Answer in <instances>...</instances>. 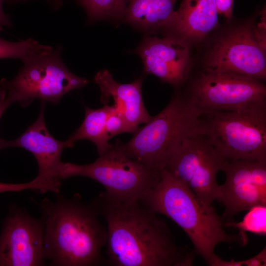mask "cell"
<instances>
[{
	"label": "cell",
	"mask_w": 266,
	"mask_h": 266,
	"mask_svg": "<svg viewBox=\"0 0 266 266\" xmlns=\"http://www.w3.org/2000/svg\"><path fill=\"white\" fill-rule=\"evenodd\" d=\"M91 202L106 223L107 263L115 266H191L195 250L178 245L166 223L139 200L104 192Z\"/></svg>",
	"instance_id": "6da1fadb"
},
{
	"label": "cell",
	"mask_w": 266,
	"mask_h": 266,
	"mask_svg": "<svg viewBox=\"0 0 266 266\" xmlns=\"http://www.w3.org/2000/svg\"><path fill=\"white\" fill-rule=\"evenodd\" d=\"M44 226L46 260L53 266H94L102 263L106 228L93 204L78 197L58 195L55 201L45 198L39 204Z\"/></svg>",
	"instance_id": "7a4b0ae2"
},
{
	"label": "cell",
	"mask_w": 266,
	"mask_h": 266,
	"mask_svg": "<svg viewBox=\"0 0 266 266\" xmlns=\"http://www.w3.org/2000/svg\"><path fill=\"white\" fill-rule=\"evenodd\" d=\"M156 214L164 215L176 223L187 234L195 252L209 265L222 243L244 245V233L232 234L224 229V222L214 207L202 201L181 179L166 168L139 200Z\"/></svg>",
	"instance_id": "3957f363"
},
{
	"label": "cell",
	"mask_w": 266,
	"mask_h": 266,
	"mask_svg": "<svg viewBox=\"0 0 266 266\" xmlns=\"http://www.w3.org/2000/svg\"><path fill=\"white\" fill-rule=\"evenodd\" d=\"M200 115L177 90L166 107L129 141H121V147L128 157L159 173L185 140L200 133Z\"/></svg>",
	"instance_id": "277c9868"
},
{
	"label": "cell",
	"mask_w": 266,
	"mask_h": 266,
	"mask_svg": "<svg viewBox=\"0 0 266 266\" xmlns=\"http://www.w3.org/2000/svg\"><path fill=\"white\" fill-rule=\"evenodd\" d=\"M200 120L199 133L225 160L266 162V105L204 114Z\"/></svg>",
	"instance_id": "5b68a950"
},
{
	"label": "cell",
	"mask_w": 266,
	"mask_h": 266,
	"mask_svg": "<svg viewBox=\"0 0 266 266\" xmlns=\"http://www.w3.org/2000/svg\"><path fill=\"white\" fill-rule=\"evenodd\" d=\"M186 82V88L178 91L200 115L266 105V85L249 76L204 68L195 76H189Z\"/></svg>",
	"instance_id": "8992f818"
},
{
	"label": "cell",
	"mask_w": 266,
	"mask_h": 266,
	"mask_svg": "<svg viewBox=\"0 0 266 266\" xmlns=\"http://www.w3.org/2000/svg\"><path fill=\"white\" fill-rule=\"evenodd\" d=\"M62 50L59 45L49 54L26 60L13 79H0L9 105L18 102L26 107L36 99L57 105L65 95L88 83L67 68L62 59Z\"/></svg>",
	"instance_id": "52a82bcc"
},
{
	"label": "cell",
	"mask_w": 266,
	"mask_h": 266,
	"mask_svg": "<svg viewBox=\"0 0 266 266\" xmlns=\"http://www.w3.org/2000/svg\"><path fill=\"white\" fill-rule=\"evenodd\" d=\"M117 140L105 154L86 165L64 163L62 180L73 176L91 178L101 184L104 193L116 199L140 200L157 180L154 172L140 162L130 158Z\"/></svg>",
	"instance_id": "ba28073f"
},
{
	"label": "cell",
	"mask_w": 266,
	"mask_h": 266,
	"mask_svg": "<svg viewBox=\"0 0 266 266\" xmlns=\"http://www.w3.org/2000/svg\"><path fill=\"white\" fill-rule=\"evenodd\" d=\"M226 161L205 136L198 133L185 140L165 168L211 205L219 197L217 175Z\"/></svg>",
	"instance_id": "9c48e42d"
},
{
	"label": "cell",
	"mask_w": 266,
	"mask_h": 266,
	"mask_svg": "<svg viewBox=\"0 0 266 266\" xmlns=\"http://www.w3.org/2000/svg\"><path fill=\"white\" fill-rule=\"evenodd\" d=\"M266 44L249 24L230 29L216 42L205 68L230 71L264 82L266 79Z\"/></svg>",
	"instance_id": "30bf717a"
},
{
	"label": "cell",
	"mask_w": 266,
	"mask_h": 266,
	"mask_svg": "<svg viewBox=\"0 0 266 266\" xmlns=\"http://www.w3.org/2000/svg\"><path fill=\"white\" fill-rule=\"evenodd\" d=\"M44 243L42 219L13 206L0 234V266H42L46 261Z\"/></svg>",
	"instance_id": "8fae6325"
},
{
	"label": "cell",
	"mask_w": 266,
	"mask_h": 266,
	"mask_svg": "<svg viewBox=\"0 0 266 266\" xmlns=\"http://www.w3.org/2000/svg\"><path fill=\"white\" fill-rule=\"evenodd\" d=\"M222 171L226 179L217 199L225 207L224 223L238 213L266 204V162L254 160H227Z\"/></svg>",
	"instance_id": "7c38bea8"
},
{
	"label": "cell",
	"mask_w": 266,
	"mask_h": 266,
	"mask_svg": "<svg viewBox=\"0 0 266 266\" xmlns=\"http://www.w3.org/2000/svg\"><path fill=\"white\" fill-rule=\"evenodd\" d=\"M45 104L41 101L40 112L35 122L17 138L4 140L2 149L17 147L30 152L38 165V173L33 180L38 186V192L58 194L62 180L61 174L64 163L61 156L68 146L66 140L56 139L48 131L44 119Z\"/></svg>",
	"instance_id": "4fadbf2b"
},
{
	"label": "cell",
	"mask_w": 266,
	"mask_h": 266,
	"mask_svg": "<svg viewBox=\"0 0 266 266\" xmlns=\"http://www.w3.org/2000/svg\"><path fill=\"white\" fill-rule=\"evenodd\" d=\"M147 73L179 89L190 74L187 42L175 36L146 37L137 50Z\"/></svg>",
	"instance_id": "5bb4252c"
},
{
	"label": "cell",
	"mask_w": 266,
	"mask_h": 266,
	"mask_svg": "<svg viewBox=\"0 0 266 266\" xmlns=\"http://www.w3.org/2000/svg\"><path fill=\"white\" fill-rule=\"evenodd\" d=\"M142 80L140 77L130 83H120L113 79L107 69L99 71L94 79L100 90V102L105 104L113 100L115 107L122 115L131 133L136 131L139 124L147 123L152 117L143 102Z\"/></svg>",
	"instance_id": "9a60e30c"
},
{
	"label": "cell",
	"mask_w": 266,
	"mask_h": 266,
	"mask_svg": "<svg viewBox=\"0 0 266 266\" xmlns=\"http://www.w3.org/2000/svg\"><path fill=\"white\" fill-rule=\"evenodd\" d=\"M216 0H182L166 28L187 40L202 39L217 26Z\"/></svg>",
	"instance_id": "2e32d148"
},
{
	"label": "cell",
	"mask_w": 266,
	"mask_h": 266,
	"mask_svg": "<svg viewBox=\"0 0 266 266\" xmlns=\"http://www.w3.org/2000/svg\"><path fill=\"white\" fill-rule=\"evenodd\" d=\"M177 0H128L123 18L144 31L166 28Z\"/></svg>",
	"instance_id": "e0dca14e"
},
{
	"label": "cell",
	"mask_w": 266,
	"mask_h": 266,
	"mask_svg": "<svg viewBox=\"0 0 266 266\" xmlns=\"http://www.w3.org/2000/svg\"><path fill=\"white\" fill-rule=\"evenodd\" d=\"M85 117L80 126L66 140L68 148L72 147L75 142L81 139H88L94 142L99 156L107 153L112 145L105 131L107 116L114 109V105L108 104L100 108L94 109L84 105Z\"/></svg>",
	"instance_id": "ac0fdd59"
},
{
	"label": "cell",
	"mask_w": 266,
	"mask_h": 266,
	"mask_svg": "<svg viewBox=\"0 0 266 266\" xmlns=\"http://www.w3.org/2000/svg\"><path fill=\"white\" fill-rule=\"evenodd\" d=\"M53 50L51 46L41 44L32 38L12 42L0 37V59L15 58L23 62L34 57L49 54Z\"/></svg>",
	"instance_id": "d6986e66"
},
{
	"label": "cell",
	"mask_w": 266,
	"mask_h": 266,
	"mask_svg": "<svg viewBox=\"0 0 266 266\" xmlns=\"http://www.w3.org/2000/svg\"><path fill=\"white\" fill-rule=\"evenodd\" d=\"M90 19L123 18L128 0H76Z\"/></svg>",
	"instance_id": "ffe728a7"
},
{
	"label": "cell",
	"mask_w": 266,
	"mask_h": 266,
	"mask_svg": "<svg viewBox=\"0 0 266 266\" xmlns=\"http://www.w3.org/2000/svg\"><path fill=\"white\" fill-rule=\"evenodd\" d=\"M241 221H230L224 224L225 227L235 228L240 233L265 235L266 234V204H258L249 210Z\"/></svg>",
	"instance_id": "44dd1931"
},
{
	"label": "cell",
	"mask_w": 266,
	"mask_h": 266,
	"mask_svg": "<svg viewBox=\"0 0 266 266\" xmlns=\"http://www.w3.org/2000/svg\"><path fill=\"white\" fill-rule=\"evenodd\" d=\"M105 131L110 139L120 133H129V130L124 117L115 106L114 109L107 117Z\"/></svg>",
	"instance_id": "7402d4cb"
},
{
	"label": "cell",
	"mask_w": 266,
	"mask_h": 266,
	"mask_svg": "<svg viewBox=\"0 0 266 266\" xmlns=\"http://www.w3.org/2000/svg\"><path fill=\"white\" fill-rule=\"evenodd\" d=\"M25 190L38 191V187L33 180L24 183H5L0 182V193L7 192H20Z\"/></svg>",
	"instance_id": "603a6c76"
},
{
	"label": "cell",
	"mask_w": 266,
	"mask_h": 266,
	"mask_svg": "<svg viewBox=\"0 0 266 266\" xmlns=\"http://www.w3.org/2000/svg\"><path fill=\"white\" fill-rule=\"evenodd\" d=\"M216 3L218 14L230 20L233 14V0H216Z\"/></svg>",
	"instance_id": "cb8c5ba5"
},
{
	"label": "cell",
	"mask_w": 266,
	"mask_h": 266,
	"mask_svg": "<svg viewBox=\"0 0 266 266\" xmlns=\"http://www.w3.org/2000/svg\"><path fill=\"white\" fill-rule=\"evenodd\" d=\"M244 266H266V247L257 255L249 259L243 260Z\"/></svg>",
	"instance_id": "d4e9b609"
},
{
	"label": "cell",
	"mask_w": 266,
	"mask_h": 266,
	"mask_svg": "<svg viewBox=\"0 0 266 266\" xmlns=\"http://www.w3.org/2000/svg\"><path fill=\"white\" fill-rule=\"evenodd\" d=\"M208 266H243V260L235 261L232 260L231 261L224 260L216 254L212 257Z\"/></svg>",
	"instance_id": "484cf974"
},
{
	"label": "cell",
	"mask_w": 266,
	"mask_h": 266,
	"mask_svg": "<svg viewBox=\"0 0 266 266\" xmlns=\"http://www.w3.org/2000/svg\"><path fill=\"white\" fill-rule=\"evenodd\" d=\"M7 91L2 84L0 82V119L6 109L9 106L6 101ZM4 139L0 137V150L2 149V146Z\"/></svg>",
	"instance_id": "4316f807"
},
{
	"label": "cell",
	"mask_w": 266,
	"mask_h": 266,
	"mask_svg": "<svg viewBox=\"0 0 266 266\" xmlns=\"http://www.w3.org/2000/svg\"><path fill=\"white\" fill-rule=\"evenodd\" d=\"M4 0H0V31L3 30V27H11L12 24L9 16L4 14L2 9V3Z\"/></svg>",
	"instance_id": "83f0119b"
},
{
	"label": "cell",
	"mask_w": 266,
	"mask_h": 266,
	"mask_svg": "<svg viewBox=\"0 0 266 266\" xmlns=\"http://www.w3.org/2000/svg\"><path fill=\"white\" fill-rule=\"evenodd\" d=\"M54 9H58L62 5L63 0H47Z\"/></svg>",
	"instance_id": "f1b7e54d"
},
{
	"label": "cell",
	"mask_w": 266,
	"mask_h": 266,
	"mask_svg": "<svg viewBox=\"0 0 266 266\" xmlns=\"http://www.w3.org/2000/svg\"><path fill=\"white\" fill-rule=\"evenodd\" d=\"M11 0L13 1H25L27 0Z\"/></svg>",
	"instance_id": "f546056e"
}]
</instances>
